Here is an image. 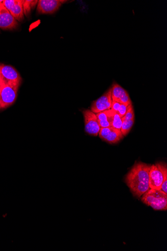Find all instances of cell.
Returning a JSON list of instances; mask_svg holds the SVG:
<instances>
[{
	"mask_svg": "<svg viewBox=\"0 0 167 251\" xmlns=\"http://www.w3.org/2000/svg\"><path fill=\"white\" fill-rule=\"evenodd\" d=\"M4 83V81L1 76L0 75V86H1Z\"/></svg>",
	"mask_w": 167,
	"mask_h": 251,
	"instance_id": "44dd1931",
	"label": "cell"
},
{
	"mask_svg": "<svg viewBox=\"0 0 167 251\" xmlns=\"http://www.w3.org/2000/svg\"><path fill=\"white\" fill-rule=\"evenodd\" d=\"M114 113L111 109L106 110L96 114L98 121H111L113 122Z\"/></svg>",
	"mask_w": 167,
	"mask_h": 251,
	"instance_id": "5bb4252c",
	"label": "cell"
},
{
	"mask_svg": "<svg viewBox=\"0 0 167 251\" xmlns=\"http://www.w3.org/2000/svg\"><path fill=\"white\" fill-rule=\"evenodd\" d=\"M128 94L127 91L121 86L114 82L112 86V99L113 101L118 102Z\"/></svg>",
	"mask_w": 167,
	"mask_h": 251,
	"instance_id": "7c38bea8",
	"label": "cell"
},
{
	"mask_svg": "<svg viewBox=\"0 0 167 251\" xmlns=\"http://www.w3.org/2000/svg\"><path fill=\"white\" fill-rule=\"evenodd\" d=\"M99 135L102 140L111 144L117 143L124 138L121 130L112 126L101 127Z\"/></svg>",
	"mask_w": 167,
	"mask_h": 251,
	"instance_id": "30bf717a",
	"label": "cell"
},
{
	"mask_svg": "<svg viewBox=\"0 0 167 251\" xmlns=\"http://www.w3.org/2000/svg\"><path fill=\"white\" fill-rule=\"evenodd\" d=\"M141 200L155 210L167 209V195L160 190L150 189L143 195Z\"/></svg>",
	"mask_w": 167,
	"mask_h": 251,
	"instance_id": "3957f363",
	"label": "cell"
},
{
	"mask_svg": "<svg viewBox=\"0 0 167 251\" xmlns=\"http://www.w3.org/2000/svg\"><path fill=\"white\" fill-rule=\"evenodd\" d=\"M151 166L142 162L136 163L126 176V184L138 198L150 189L149 181Z\"/></svg>",
	"mask_w": 167,
	"mask_h": 251,
	"instance_id": "6da1fadb",
	"label": "cell"
},
{
	"mask_svg": "<svg viewBox=\"0 0 167 251\" xmlns=\"http://www.w3.org/2000/svg\"><path fill=\"white\" fill-rule=\"evenodd\" d=\"M121 103L112 101V106L111 109L114 112H118L119 108H120Z\"/></svg>",
	"mask_w": 167,
	"mask_h": 251,
	"instance_id": "ffe728a7",
	"label": "cell"
},
{
	"mask_svg": "<svg viewBox=\"0 0 167 251\" xmlns=\"http://www.w3.org/2000/svg\"><path fill=\"white\" fill-rule=\"evenodd\" d=\"M112 87L98 99L93 101L91 106V110L95 114L111 109L112 103Z\"/></svg>",
	"mask_w": 167,
	"mask_h": 251,
	"instance_id": "52a82bcc",
	"label": "cell"
},
{
	"mask_svg": "<svg viewBox=\"0 0 167 251\" xmlns=\"http://www.w3.org/2000/svg\"><path fill=\"white\" fill-rule=\"evenodd\" d=\"M122 123V117L119 115L117 112H114L112 126L116 129L121 130Z\"/></svg>",
	"mask_w": 167,
	"mask_h": 251,
	"instance_id": "2e32d148",
	"label": "cell"
},
{
	"mask_svg": "<svg viewBox=\"0 0 167 251\" xmlns=\"http://www.w3.org/2000/svg\"><path fill=\"white\" fill-rule=\"evenodd\" d=\"M128 108V105L121 104L120 108H119V110L118 111V113L119 115H120L121 117H123L127 111Z\"/></svg>",
	"mask_w": 167,
	"mask_h": 251,
	"instance_id": "ac0fdd59",
	"label": "cell"
},
{
	"mask_svg": "<svg viewBox=\"0 0 167 251\" xmlns=\"http://www.w3.org/2000/svg\"><path fill=\"white\" fill-rule=\"evenodd\" d=\"M0 75L4 82L19 87L22 78L14 67L10 65L0 63Z\"/></svg>",
	"mask_w": 167,
	"mask_h": 251,
	"instance_id": "8992f818",
	"label": "cell"
},
{
	"mask_svg": "<svg viewBox=\"0 0 167 251\" xmlns=\"http://www.w3.org/2000/svg\"><path fill=\"white\" fill-rule=\"evenodd\" d=\"M135 119V113L132 105L131 103L128 105V108L125 115L122 118L123 120L129 121Z\"/></svg>",
	"mask_w": 167,
	"mask_h": 251,
	"instance_id": "e0dca14e",
	"label": "cell"
},
{
	"mask_svg": "<svg viewBox=\"0 0 167 251\" xmlns=\"http://www.w3.org/2000/svg\"><path fill=\"white\" fill-rule=\"evenodd\" d=\"M18 25L17 21L3 3L0 4V28L3 30H14Z\"/></svg>",
	"mask_w": 167,
	"mask_h": 251,
	"instance_id": "ba28073f",
	"label": "cell"
},
{
	"mask_svg": "<svg viewBox=\"0 0 167 251\" xmlns=\"http://www.w3.org/2000/svg\"><path fill=\"white\" fill-rule=\"evenodd\" d=\"M66 2L67 1L64 0H39L37 8V12L40 14H53Z\"/></svg>",
	"mask_w": 167,
	"mask_h": 251,
	"instance_id": "9c48e42d",
	"label": "cell"
},
{
	"mask_svg": "<svg viewBox=\"0 0 167 251\" xmlns=\"http://www.w3.org/2000/svg\"><path fill=\"white\" fill-rule=\"evenodd\" d=\"M38 1H34V0H23V7L24 14L26 16H28L36 6Z\"/></svg>",
	"mask_w": 167,
	"mask_h": 251,
	"instance_id": "4fadbf2b",
	"label": "cell"
},
{
	"mask_svg": "<svg viewBox=\"0 0 167 251\" xmlns=\"http://www.w3.org/2000/svg\"><path fill=\"white\" fill-rule=\"evenodd\" d=\"M149 185L151 189L160 190L167 195V167L165 164L159 163L151 166Z\"/></svg>",
	"mask_w": 167,
	"mask_h": 251,
	"instance_id": "7a4b0ae2",
	"label": "cell"
},
{
	"mask_svg": "<svg viewBox=\"0 0 167 251\" xmlns=\"http://www.w3.org/2000/svg\"><path fill=\"white\" fill-rule=\"evenodd\" d=\"M98 124L100 127H109L112 126V122L108 121H98Z\"/></svg>",
	"mask_w": 167,
	"mask_h": 251,
	"instance_id": "d6986e66",
	"label": "cell"
},
{
	"mask_svg": "<svg viewBox=\"0 0 167 251\" xmlns=\"http://www.w3.org/2000/svg\"><path fill=\"white\" fill-rule=\"evenodd\" d=\"M85 123V130L90 135L97 136L100 130V126L96 114L90 109L82 111Z\"/></svg>",
	"mask_w": 167,
	"mask_h": 251,
	"instance_id": "5b68a950",
	"label": "cell"
},
{
	"mask_svg": "<svg viewBox=\"0 0 167 251\" xmlns=\"http://www.w3.org/2000/svg\"><path fill=\"white\" fill-rule=\"evenodd\" d=\"M3 4L17 21H22L24 18L23 0H3Z\"/></svg>",
	"mask_w": 167,
	"mask_h": 251,
	"instance_id": "8fae6325",
	"label": "cell"
},
{
	"mask_svg": "<svg viewBox=\"0 0 167 251\" xmlns=\"http://www.w3.org/2000/svg\"><path fill=\"white\" fill-rule=\"evenodd\" d=\"M19 87L5 82L0 86V110L6 109L15 103Z\"/></svg>",
	"mask_w": 167,
	"mask_h": 251,
	"instance_id": "277c9868",
	"label": "cell"
},
{
	"mask_svg": "<svg viewBox=\"0 0 167 251\" xmlns=\"http://www.w3.org/2000/svg\"><path fill=\"white\" fill-rule=\"evenodd\" d=\"M134 122L135 119L129 121L123 120L121 131L124 136H126L129 133L134 125Z\"/></svg>",
	"mask_w": 167,
	"mask_h": 251,
	"instance_id": "9a60e30c",
	"label": "cell"
}]
</instances>
